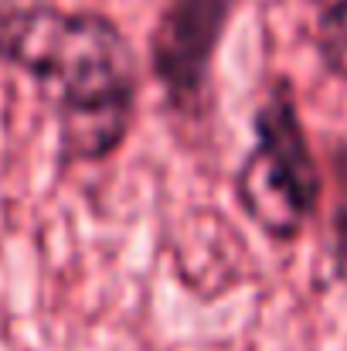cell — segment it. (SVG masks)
<instances>
[{
	"label": "cell",
	"mask_w": 347,
	"mask_h": 351,
	"mask_svg": "<svg viewBox=\"0 0 347 351\" xmlns=\"http://www.w3.org/2000/svg\"><path fill=\"white\" fill-rule=\"evenodd\" d=\"M0 62L31 75L51 103L65 167L110 160L126 143L140 75L133 45L110 14L41 0L0 31Z\"/></svg>",
	"instance_id": "cell-1"
},
{
	"label": "cell",
	"mask_w": 347,
	"mask_h": 351,
	"mask_svg": "<svg viewBox=\"0 0 347 351\" xmlns=\"http://www.w3.org/2000/svg\"><path fill=\"white\" fill-rule=\"evenodd\" d=\"M252 133L255 143L235 171V202L262 235L293 242L320 205L324 178L286 79L266 89Z\"/></svg>",
	"instance_id": "cell-2"
},
{
	"label": "cell",
	"mask_w": 347,
	"mask_h": 351,
	"mask_svg": "<svg viewBox=\"0 0 347 351\" xmlns=\"http://www.w3.org/2000/svg\"><path fill=\"white\" fill-rule=\"evenodd\" d=\"M238 0H164L150 34V69L177 117L198 119L208 103L211 65Z\"/></svg>",
	"instance_id": "cell-3"
},
{
	"label": "cell",
	"mask_w": 347,
	"mask_h": 351,
	"mask_svg": "<svg viewBox=\"0 0 347 351\" xmlns=\"http://www.w3.org/2000/svg\"><path fill=\"white\" fill-rule=\"evenodd\" d=\"M313 45L320 65L347 79V0H313Z\"/></svg>",
	"instance_id": "cell-4"
},
{
	"label": "cell",
	"mask_w": 347,
	"mask_h": 351,
	"mask_svg": "<svg viewBox=\"0 0 347 351\" xmlns=\"http://www.w3.org/2000/svg\"><path fill=\"white\" fill-rule=\"evenodd\" d=\"M334 256H337L341 273L347 276V205L334 212Z\"/></svg>",
	"instance_id": "cell-5"
},
{
	"label": "cell",
	"mask_w": 347,
	"mask_h": 351,
	"mask_svg": "<svg viewBox=\"0 0 347 351\" xmlns=\"http://www.w3.org/2000/svg\"><path fill=\"white\" fill-rule=\"evenodd\" d=\"M41 0H0V31L7 24H14L17 17H24L31 7H38Z\"/></svg>",
	"instance_id": "cell-6"
},
{
	"label": "cell",
	"mask_w": 347,
	"mask_h": 351,
	"mask_svg": "<svg viewBox=\"0 0 347 351\" xmlns=\"http://www.w3.org/2000/svg\"><path fill=\"white\" fill-rule=\"evenodd\" d=\"M334 167H337V178H341V184L347 188V143H341V147L334 150Z\"/></svg>",
	"instance_id": "cell-7"
}]
</instances>
